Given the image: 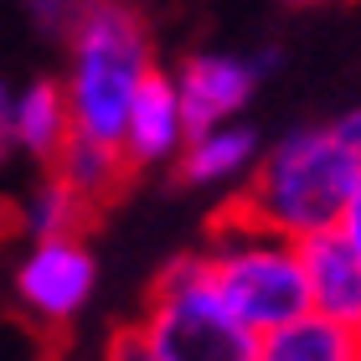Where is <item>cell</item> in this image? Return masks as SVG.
Here are the masks:
<instances>
[{
    "label": "cell",
    "mask_w": 361,
    "mask_h": 361,
    "mask_svg": "<svg viewBox=\"0 0 361 361\" xmlns=\"http://www.w3.org/2000/svg\"><path fill=\"white\" fill-rule=\"evenodd\" d=\"M150 73H155V42L140 11H129L124 0H83L68 31V78H62L78 135L119 145L129 104Z\"/></svg>",
    "instance_id": "cell-1"
},
{
    "label": "cell",
    "mask_w": 361,
    "mask_h": 361,
    "mask_svg": "<svg viewBox=\"0 0 361 361\" xmlns=\"http://www.w3.org/2000/svg\"><path fill=\"white\" fill-rule=\"evenodd\" d=\"M356 180H361V166L341 145L336 124H310V129H289L284 140L269 145L248 186L238 191V202L264 227L310 238L341 222Z\"/></svg>",
    "instance_id": "cell-2"
},
{
    "label": "cell",
    "mask_w": 361,
    "mask_h": 361,
    "mask_svg": "<svg viewBox=\"0 0 361 361\" xmlns=\"http://www.w3.org/2000/svg\"><path fill=\"white\" fill-rule=\"evenodd\" d=\"M222 300L253 325L258 336L310 310V279L300 258V238L264 227L243 202H227L202 243Z\"/></svg>",
    "instance_id": "cell-3"
},
{
    "label": "cell",
    "mask_w": 361,
    "mask_h": 361,
    "mask_svg": "<svg viewBox=\"0 0 361 361\" xmlns=\"http://www.w3.org/2000/svg\"><path fill=\"white\" fill-rule=\"evenodd\" d=\"M155 361H258V331L222 300L202 248L171 258L140 310Z\"/></svg>",
    "instance_id": "cell-4"
},
{
    "label": "cell",
    "mask_w": 361,
    "mask_h": 361,
    "mask_svg": "<svg viewBox=\"0 0 361 361\" xmlns=\"http://www.w3.org/2000/svg\"><path fill=\"white\" fill-rule=\"evenodd\" d=\"M98 294V258L83 233L26 238V253L11 269L16 310L42 331H68Z\"/></svg>",
    "instance_id": "cell-5"
},
{
    "label": "cell",
    "mask_w": 361,
    "mask_h": 361,
    "mask_svg": "<svg viewBox=\"0 0 361 361\" xmlns=\"http://www.w3.org/2000/svg\"><path fill=\"white\" fill-rule=\"evenodd\" d=\"M274 62H279L274 52H258V57H243V52H191L176 68V88H180V104H186L191 135H196V129L238 119Z\"/></svg>",
    "instance_id": "cell-6"
},
{
    "label": "cell",
    "mask_w": 361,
    "mask_h": 361,
    "mask_svg": "<svg viewBox=\"0 0 361 361\" xmlns=\"http://www.w3.org/2000/svg\"><path fill=\"white\" fill-rule=\"evenodd\" d=\"M191 140V119H186V104H180V88H176V73H150L145 88L135 93L129 104V119H124V155L129 166L140 171H160V166H176L180 150Z\"/></svg>",
    "instance_id": "cell-7"
},
{
    "label": "cell",
    "mask_w": 361,
    "mask_h": 361,
    "mask_svg": "<svg viewBox=\"0 0 361 361\" xmlns=\"http://www.w3.org/2000/svg\"><path fill=\"white\" fill-rule=\"evenodd\" d=\"M258 160H264V140H258L253 124H212V129H196V135L186 140V150H180L176 160V180L180 186H248V176L258 171Z\"/></svg>",
    "instance_id": "cell-8"
},
{
    "label": "cell",
    "mask_w": 361,
    "mask_h": 361,
    "mask_svg": "<svg viewBox=\"0 0 361 361\" xmlns=\"http://www.w3.org/2000/svg\"><path fill=\"white\" fill-rule=\"evenodd\" d=\"M300 258L310 279V310L361 325V253L346 243V233L325 227V233L300 238Z\"/></svg>",
    "instance_id": "cell-9"
},
{
    "label": "cell",
    "mask_w": 361,
    "mask_h": 361,
    "mask_svg": "<svg viewBox=\"0 0 361 361\" xmlns=\"http://www.w3.org/2000/svg\"><path fill=\"white\" fill-rule=\"evenodd\" d=\"M68 140H73V104L57 78H37V83L11 93V150L52 166Z\"/></svg>",
    "instance_id": "cell-10"
},
{
    "label": "cell",
    "mask_w": 361,
    "mask_h": 361,
    "mask_svg": "<svg viewBox=\"0 0 361 361\" xmlns=\"http://www.w3.org/2000/svg\"><path fill=\"white\" fill-rule=\"evenodd\" d=\"M258 361H361V325L305 310L258 336Z\"/></svg>",
    "instance_id": "cell-11"
},
{
    "label": "cell",
    "mask_w": 361,
    "mask_h": 361,
    "mask_svg": "<svg viewBox=\"0 0 361 361\" xmlns=\"http://www.w3.org/2000/svg\"><path fill=\"white\" fill-rule=\"evenodd\" d=\"M47 171H57L68 186H78L93 207L114 202V196L124 191V180L135 176V166H129V155H124V145L98 140V135H78V129H73V140L62 145V155H57Z\"/></svg>",
    "instance_id": "cell-12"
},
{
    "label": "cell",
    "mask_w": 361,
    "mask_h": 361,
    "mask_svg": "<svg viewBox=\"0 0 361 361\" xmlns=\"http://www.w3.org/2000/svg\"><path fill=\"white\" fill-rule=\"evenodd\" d=\"M93 217V202L78 186H68L57 171H47L37 186L21 196L16 207V222H21L26 238H62V233H83Z\"/></svg>",
    "instance_id": "cell-13"
},
{
    "label": "cell",
    "mask_w": 361,
    "mask_h": 361,
    "mask_svg": "<svg viewBox=\"0 0 361 361\" xmlns=\"http://www.w3.org/2000/svg\"><path fill=\"white\" fill-rule=\"evenodd\" d=\"M31 16H37L42 26H52V31H73L78 21V11H83V0H26Z\"/></svg>",
    "instance_id": "cell-14"
},
{
    "label": "cell",
    "mask_w": 361,
    "mask_h": 361,
    "mask_svg": "<svg viewBox=\"0 0 361 361\" xmlns=\"http://www.w3.org/2000/svg\"><path fill=\"white\" fill-rule=\"evenodd\" d=\"M341 233H346V243L361 253V180H356V191H351V202H346V212H341Z\"/></svg>",
    "instance_id": "cell-15"
},
{
    "label": "cell",
    "mask_w": 361,
    "mask_h": 361,
    "mask_svg": "<svg viewBox=\"0 0 361 361\" xmlns=\"http://www.w3.org/2000/svg\"><path fill=\"white\" fill-rule=\"evenodd\" d=\"M336 135H341V145L356 155V166H361V109H351V114H341L336 119Z\"/></svg>",
    "instance_id": "cell-16"
},
{
    "label": "cell",
    "mask_w": 361,
    "mask_h": 361,
    "mask_svg": "<svg viewBox=\"0 0 361 361\" xmlns=\"http://www.w3.org/2000/svg\"><path fill=\"white\" fill-rule=\"evenodd\" d=\"M11 155V88L0 83V160Z\"/></svg>",
    "instance_id": "cell-17"
},
{
    "label": "cell",
    "mask_w": 361,
    "mask_h": 361,
    "mask_svg": "<svg viewBox=\"0 0 361 361\" xmlns=\"http://www.w3.org/2000/svg\"><path fill=\"white\" fill-rule=\"evenodd\" d=\"M294 6H336V0H294Z\"/></svg>",
    "instance_id": "cell-18"
}]
</instances>
